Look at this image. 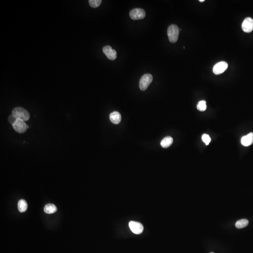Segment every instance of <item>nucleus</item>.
<instances>
[{
	"label": "nucleus",
	"instance_id": "1",
	"mask_svg": "<svg viewBox=\"0 0 253 253\" xmlns=\"http://www.w3.org/2000/svg\"><path fill=\"white\" fill-rule=\"evenodd\" d=\"M180 33L179 28L175 24H171L168 28L167 35L169 40L171 43H174L178 39Z\"/></svg>",
	"mask_w": 253,
	"mask_h": 253
},
{
	"label": "nucleus",
	"instance_id": "2",
	"mask_svg": "<svg viewBox=\"0 0 253 253\" xmlns=\"http://www.w3.org/2000/svg\"><path fill=\"white\" fill-rule=\"evenodd\" d=\"M12 114L15 116L17 119L23 121H27L30 118V114L27 110L21 107H17L13 110Z\"/></svg>",
	"mask_w": 253,
	"mask_h": 253
},
{
	"label": "nucleus",
	"instance_id": "3",
	"mask_svg": "<svg viewBox=\"0 0 253 253\" xmlns=\"http://www.w3.org/2000/svg\"><path fill=\"white\" fill-rule=\"evenodd\" d=\"M153 80V77L151 74H146L143 75L139 81V87L140 90L145 91L151 83Z\"/></svg>",
	"mask_w": 253,
	"mask_h": 253
},
{
	"label": "nucleus",
	"instance_id": "4",
	"mask_svg": "<svg viewBox=\"0 0 253 253\" xmlns=\"http://www.w3.org/2000/svg\"><path fill=\"white\" fill-rule=\"evenodd\" d=\"M146 13L145 10L142 8H134L130 11V16L133 20H141L145 17Z\"/></svg>",
	"mask_w": 253,
	"mask_h": 253
},
{
	"label": "nucleus",
	"instance_id": "5",
	"mask_svg": "<svg viewBox=\"0 0 253 253\" xmlns=\"http://www.w3.org/2000/svg\"><path fill=\"white\" fill-rule=\"evenodd\" d=\"M13 128L16 132L20 134H23L27 131V126L25 124L24 121L20 119L17 120L16 122L13 125Z\"/></svg>",
	"mask_w": 253,
	"mask_h": 253
},
{
	"label": "nucleus",
	"instance_id": "6",
	"mask_svg": "<svg viewBox=\"0 0 253 253\" xmlns=\"http://www.w3.org/2000/svg\"><path fill=\"white\" fill-rule=\"evenodd\" d=\"M228 64L225 61H220L215 65L213 67V73L215 75H220L226 70Z\"/></svg>",
	"mask_w": 253,
	"mask_h": 253
},
{
	"label": "nucleus",
	"instance_id": "7",
	"mask_svg": "<svg viewBox=\"0 0 253 253\" xmlns=\"http://www.w3.org/2000/svg\"><path fill=\"white\" fill-rule=\"evenodd\" d=\"M129 227L133 233L136 234H141L143 230V226L142 223L134 221L129 223Z\"/></svg>",
	"mask_w": 253,
	"mask_h": 253
},
{
	"label": "nucleus",
	"instance_id": "8",
	"mask_svg": "<svg viewBox=\"0 0 253 253\" xmlns=\"http://www.w3.org/2000/svg\"><path fill=\"white\" fill-rule=\"evenodd\" d=\"M103 52L107 58L110 60H114L117 58V53L115 50L113 49L110 45H107L103 48Z\"/></svg>",
	"mask_w": 253,
	"mask_h": 253
},
{
	"label": "nucleus",
	"instance_id": "9",
	"mask_svg": "<svg viewBox=\"0 0 253 253\" xmlns=\"http://www.w3.org/2000/svg\"><path fill=\"white\" fill-rule=\"evenodd\" d=\"M242 29L245 33H251L253 30V19L249 17L245 18L242 23Z\"/></svg>",
	"mask_w": 253,
	"mask_h": 253
},
{
	"label": "nucleus",
	"instance_id": "10",
	"mask_svg": "<svg viewBox=\"0 0 253 253\" xmlns=\"http://www.w3.org/2000/svg\"><path fill=\"white\" fill-rule=\"evenodd\" d=\"M242 145L245 146H248L253 143V133H250L247 136H243L241 140Z\"/></svg>",
	"mask_w": 253,
	"mask_h": 253
},
{
	"label": "nucleus",
	"instance_id": "11",
	"mask_svg": "<svg viewBox=\"0 0 253 253\" xmlns=\"http://www.w3.org/2000/svg\"><path fill=\"white\" fill-rule=\"evenodd\" d=\"M110 120L113 123L118 124L120 123L121 120L120 114L117 111H114L110 114Z\"/></svg>",
	"mask_w": 253,
	"mask_h": 253
},
{
	"label": "nucleus",
	"instance_id": "12",
	"mask_svg": "<svg viewBox=\"0 0 253 253\" xmlns=\"http://www.w3.org/2000/svg\"><path fill=\"white\" fill-rule=\"evenodd\" d=\"M173 142V139L171 136L164 137L160 142V145L164 148H167L170 147Z\"/></svg>",
	"mask_w": 253,
	"mask_h": 253
},
{
	"label": "nucleus",
	"instance_id": "13",
	"mask_svg": "<svg viewBox=\"0 0 253 253\" xmlns=\"http://www.w3.org/2000/svg\"><path fill=\"white\" fill-rule=\"evenodd\" d=\"M44 211L47 214H53L56 212L57 211V207L53 204H49L45 206Z\"/></svg>",
	"mask_w": 253,
	"mask_h": 253
},
{
	"label": "nucleus",
	"instance_id": "14",
	"mask_svg": "<svg viewBox=\"0 0 253 253\" xmlns=\"http://www.w3.org/2000/svg\"><path fill=\"white\" fill-rule=\"evenodd\" d=\"M28 205L27 201L23 199H21L18 202V211L21 213L25 212L27 209Z\"/></svg>",
	"mask_w": 253,
	"mask_h": 253
},
{
	"label": "nucleus",
	"instance_id": "15",
	"mask_svg": "<svg viewBox=\"0 0 253 253\" xmlns=\"http://www.w3.org/2000/svg\"><path fill=\"white\" fill-rule=\"evenodd\" d=\"M248 220L247 219H240V220L237 221V222L235 223V226L238 229H242V228L248 226Z\"/></svg>",
	"mask_w": 253,
	"mask_h": 253
},
{
	"label": "nucleus",
	"instance_id": "16",
	"mask_svg": "<svg viewBox=\"0 0 253 253\" xmlns=\"http://www.w3.org/2000/svg\"><path fill=\"white\" fill-rule=\"evenodd\" d=\"M197 108L200 111H205L207 108L206 102L205 100H201L198 102L197 105Z\"/></svg>",
	"mask_w": 253,
	"mask_h": 253
},
{
	"label": "nucleus",
	"instance_id": "17",
	"mask_svg": "<svg viewBox=\"0 0 253 253\" xmlns=\"http://www.w3.org/2000/svg\"><path fill=\"white\" fill-rule=\"evenodd\" d=\"M102 2L101 0H89V3L90 5L93 8L98 7Z\"/></svg>",
	"mask_w": 253,
	"mask_h": 253
},
{
	"label": "nucleus",
	"instance_id": "18",
	"mask_svg": "<svg viewBox=\"0 0 253 253\" xmlns=\"http://www.w3.org/2000/svg\"><path fill=\"white\" fill-rule=\"evenodd\" d=\"M201 138H202L203 142L205 143V145H208L209 143H210V142H211V137L207 134H204V135H202Z\"/></svg>",
	"mask_w": 253,
	"mask_h": 253
},
{
	"label": "nucleus",
	"instance_id": "19",
	"mask_svg": "<svg viewBox=\"0 0 253 253\" xmlns=\"http://www.w3.org/2000/svg\"><path fill=\"white\" fill-rule=\"evenodd\" d=\"M17 120V119L15 116L12 115V114L10 115V116H9V117H8V121H9L10 123H11V124L12 125L15 123V122H16Z\"/></svg>",
	"mask_w": 253,
	"mask_h": 253
},
{
	"label": "nucleus",
	"instance_id": "20",
	"mask_svg": "<svg viewBox=\"0 0 253 253\" xmlns=\"http://www.w3.org/2000/svg\"><path fill=\"white\" fill-rule=\"evenodd\" d=\"M199 1L201 2H205V0H199Z\"/></svg>",
	"mask_w": 253,
	"mask_h": 253
},
{
	"label": "nucleus",
	"instance_id": "21",
	"mask_svg": "<svg viewBox=\"0 0 253 253\" xmlns=\"http://www.w3.org/2000/svg\"><path fill=\"white\" fill-rule=\"evenodd\" d=\"M211 253H213V252H211Z\"/></svg>",
	"mask_w": 253,
	"mask_h": 253
}]
</instances>
